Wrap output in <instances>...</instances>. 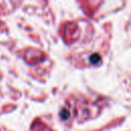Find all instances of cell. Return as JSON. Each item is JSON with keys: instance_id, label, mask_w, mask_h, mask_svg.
<instances>
[{"instance_id": "cell-1", "label": "cell", "mask_w": 131, "mask_h": 131, "mask_svg": "<svg viewBox=\"0 0 131 131\" xmlns=\"http://www.w3.org/2000/svg\"><path fill=\"white\" fill-rule=\"evenodd\" d=\"M89 61L92 63V64H97L98 62L101 61V57L98 53H92L89 57Z\"/></svg>"}, {"instance_id": "cell-2", "label": "cell", "mask_w": 131, "mask_h": 131, "mask_svg": "<svg viewBox=\"0 0 131 131\" xmlns=\"http://www.w3.org/2000/svg\"><path fill=\"white\" fill-rule=\"evenodd\" d=\"M59 115H60V118H61L62 120H68L69 117H70V112H69L68 110H66V108H62V110L60 111Z\"/></svg>"}]
</instances>
